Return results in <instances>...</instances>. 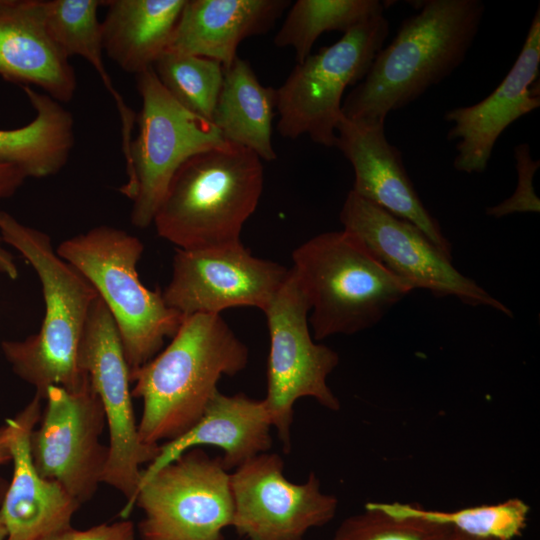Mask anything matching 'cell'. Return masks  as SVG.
I'll return each instance as SVG.
<instances>
[{
    "label": "cell",
    "instance_id": "34",
    "mask_svg": "<svg viewBox=\"0 0 540 540\" xmlns=\"http://www.w3.org/2000/svg\"><path fill=\"white\" fill-rule=\"evenodd\" d=\"M11 461L10 431L7 424L0 426V465Z\"/></svg>",
    "mask_w": 540,
    "mask_h": 540
},
{
    "label": "cell",
    "instance_id": "29",
    "mask_svg": "<svg viewBox=\"0 0 540 540\" xmlns=\"http://www.w3.org/2000/svg\"><path fill=\"white\" fill-rule=\"evenodd\" d=\"M453 533L447 526L365 506L364 512L342 521L333 540H451Z\"/></svg>",
    "mask_w": 540,
    "mask_h": 540
},
{
    "label": "cell",
    "instance_id": "15",
    "mask_svg": "<svg viewBox=\"0 0 540 540\" xmlns=\"http://www.w3.org/2000/svg\"><path fill=\"white\" fill-rule=\"evenodd\" d=\"M283 470L281 456L265 452L230 472L232 526L247 540H304L335 517L338 500L322 491L314 472L293 483Z\"/></svg>",
    "mask_w": 540,
    "mask_h": 540
},
{
    "label": "cell",
    "instance_id": "24",
    "mask_svg": "<svg viewBox=\"0 0 540 540\" xmlns=\"http://www.w3.org/2000/svg\"><path fill=\"white\" fill-rule=\"evenodd\" d=\"M22 88L35 116L20 128L0 129V165L16 167L27 177L52 176L66 165L74 146L72 114L47 94Z\"/></svg>",
    "mask_w": 540,
    "mask_h": 540
},
{
    "label": "cell",
    "instance_id": "36",
    "mask_svg": "<svg viewBox=\"0 0 540 540\" xmlns=\"http://www.w3.org/2000/svg\"><path fill=\"white\" fill-rule=\"evenodd\" d=\"M451 540H492V539L476 538V537L468 536L460 532L454 531Z\"/></svg>",
    "mask_w": 540,
    "mask_h": 540
},
{
    "label": "cell",
    "instance_id": "20",
    "mask_svg": "<svg viewBox=\"0 0 540 540\" xmlns=\"http://www.w3.org/2000/svg\"><path fill=\"white\" fill-rule=\"evenodd\" d=\"M0 77L59 103L75 94L74 68L48 34L38 0H0Z\"/></svg>",
    "mask_w": 540,
    "mask_h": 540
},
{
    "label": "cell",
    "instance_id": "17",
    "mask_svg": "<svg viewBox=\"0 0 540 540\" xmlns=\"http://www.w3.org/2000/svg\"><path fill=\"white\" fill-rule=\"evenodd\" d=\"M540 65V9L534 14L525 42L513 67L497 88L480 102L447 111L453 125L449 141L457 140L453 166L472 174L486 170L495 143L514 121L540 106L536 79Z\"/></svg>",
    "mask_w": 540,
    "mask_h": 540
},
{
    "label": "cell",
    "instance_id": "27",
    "mask_svg": "<svg viewBox=\"0 0 540 540\" xmlns=\"http://www.w3.org/2000/svg\"><path fill=\"white\" fill-rule=\"evenodd\" d=\"M365 506L395 517L420 518L468 536L492 540L520 537L527 526L530 512V506L520 498L454 511L428 510L419 505L399 502H368Z\"/></svg>",
    "mask_w": 540,
    "mask_h": 540
},
{
    "label": "cell",
    "instance_id": "25",
    "mask_svg": "<svg viewBox=\"0 0 540 540\" xmlns=\"http://www.w3.org/2000/svg\"><path fill=\"white\" fill-rule=\"evenodd\" d=\"M102 2L38 0V7L48 34L64 55L68 58L75 55L84 58L99 74L120 115L122 148L128 149L136 115L113 86L103 62L101 22L97 17Z\"/></svg>",
    "mask_w": 540,
    "mask_h": 540
},
{
    "label": "cell",
    "instance_id": "16",
    "mask_svg": "<svg viewBox=\"0 0 540 540\" xmlns=\"http://www.w3.org/2000/svg\"><path fill=\"white\" fill-rule=\"evenodd\" d=\"M384 126V121L350 119L344 115L339 120L334 147L353 167L355 180L351 190L414 224L452 259L450 242L419 198L404 167L401 151L389 143Z\"/></svg>",
    "mask_w": 540,
    "mask_h": 540
},
{
    "label": "cell",
    "instance_id": "30",
    "mask_svg": "<svg viewBox=\"0 0 540 540\" xmlns=\"http://www.w3.org/2000/svg\"><path fill=\"white\" fill-rule=\"evenodd\" d=\"M514 157L518 176L517 186L509 198L486 209V214L494 218L540 211L539 198L533 187V177L540 162L532 159L530 146L527 143H521L514 148Z\"/></svg>",
    "mask_w": 540,
    "mask_h": 540
},
{
    "label": "cell",
    "instance_id": "23",
    "mask_svg": "<svg viewBox=\"0 0 540 540\" xmlns=\"http://www.w3.org/2000/svg\"><path fill=\"white\" fill-rule=\"evenodd\" d=\"M276 89L258 80L250 63L237 57L224 69V79L212 116L223 140L253 151L261 160L277 158L272 145Z\"/></svg>",
    "mask_w": 540,
    "mask_h": 540
},
{
    "label": "cell",
    "instance_id": "11",
    "mask_svg": "<svg viewBox=\"0 0 540 540\" xmlns=\"http://www.w3.org/2000/svg\"><path fill=\"white\" fill-rule=\"evenodd\" d=\"M78 364L102 403L109 430V456L102 482L121 492L131 513L142 469L159 453V445L141 441L132 404L130 370L115 322L98 297L90 310L82 335Z\"/></svg>",
    "mask_w": 540,
    "mask_h": 540
},
{
    "label": "cell",
    "instance_id": "33",
    "mask_svg": "<svg viewBox=\"0 0 540 540\" xmlns=\"http://www.w3.org/2000/svg\"><path fill=\"white\" fill-rule=\"evenodd\" d=\"M0 273L15 280L18 277V267L13 255L3 246L0 236Z\"/></svg>",
    "mask_w": 540,
    "mask_h": 540
},
{
    "label": "cell",
    "instance_id": "8",
    "mask_svg": "<svg viewBox=\"0 0 540 540\" xmlns=\"http://www.w3.org/2000/svg\"><path fill=\"white\" fill-rule=\"evenodd\" d=\"M388 34L382 14L297 63L276 89L279 134L289 139L307 135L316 144L334 147L343 94L364 78Z\"/></svg>",
    "mask_w": 540,
    "mask_h": 540
},
{
    "label": "cell",
    "instance_id": "26",
    "mask_svg": "<svg viewBox=\"0 0 540 540\" xmlns=\"http://www.w3.org/2000/svg\"><path fill=\"white\" fill-rule=\"evenodd\" d=\"M385 4L378 0H298L290 9L274 37L277 47L295 51L297 63L310 54L315 41L324 32L352 28L384 14Z\"/></svg>",
    "mask_w": 540,
    "mask_h": 540
},
{
    "label": "cell",
    "instance_id": "1",
    "mask_svg": "<svg viewBox=\"0 0 540 540\" xmlns=\"http://www.w3.org/2000/svg\"><path fill=\"white\" fill-rule=\"evenodd\" d=\"M416 8L343 100L345 117L385 122L464 62L482 22L483 2L425 0Z\"/></svg>",
    "mask_w": 540,
    "mask_h": 540
},
{
    "label": "cell",
    "instance_id": "12",
    "mask_svg": "<svg viewBox=\"0 0 540 540\" xmlns=\"http://www.w3.org/2000/svg\"><path fill=\"white\" fill-rule=\"evenodd\" d=\"M340 221L343 229L363 245L394 275L413 289L429 290L436 297L453 296L470 306H488L513 317L512 311L474 280L462 275L434 243L414 224L398 218L349 191Z\"/></svg>",
    "mask_w": 540,
    "mask_h": 540
},
{
    "label": "cell",
    "instance_id": "6",
    "mask_svg": "<svg viewBox=\"0 0 540 540\" xmlns=\"http://www.w3.org/2000/svg\"><path fill=\"white\" fill-rule=\"evenodd\" d=\"M143 250L136 236L106 225L68 238L56 248L90 282L109 310L130 372L156 356L184 318L165 303L160 290H151L140 281L137 264Z\"/></svg>",
    "mask_w": 540,
    "mask_h": 540
},
{
    "label": "cell",
    "instance_id": "2",
    "mask_svg": "<svg viewBox=\"0 0 540 540\" xmlns=\"http://www.w3.org/2000/svg\"><path fill=\"white\" fill-rule=\"evenodd\" d=\"M248 362V347L221 315L185 316L169 345L130 372L132 397L143 401L141 441L158 445L185 433L219 391L220 378Z\"/></svg>",
    "mask_w": 540,
    "mask_h": 540
},
{
    "label": "cell",
    "instance_id": "14",
    "mask_svg": "<svg viewBox=\"0 0 540 540\" xmlns=\"http://www.w3.org/2000/svg\"><path fill=\"white\" fill-rule=\"evenodd\" d=\"M288 268L258 258L242 242L202 249H176L162 295L183 317L219 314L241 306L264 312L289 275Z\"/></svg>",
    "mask_w": 540,
    "mask_h": 540
},
{
    "label": "cell",
    "instance_id": "28",
    "mask_svg": "<svg viewBox=\"0 0 540 540\" xmlns=\"http://www.w3.org/2000/svg\"><path fill=\"white\" fill-rule=\"evenodd\" d=\"M153 70L167 92L184 108L212 121L224 79V68L216 60L165 52Z\"/></svg>",
    "mask_w": 540,
    "mask_h": 540
},
{
    "label": "cell",
    "instance_id": "13",
    "mask_svg": "<svg viewBox=\"0 0 540 540\" xmlns=\"http://www.w3.org/2000/svg\"><path fill=\"white\" fill-rule=\"evenodd\" d=\"M46 408L30 435L37 472L61 484L80 504L90 500L103 480L109 448L99 437L106 418L89 378L77 390L49 386Z\"/></svg>",
    "mask_w": 540,
    "mask_h": 540
},
{
    "label": "cell",
    "instance_id": "5",
    "mask_svg": "<svg viewBox=\"0 0 540 540\" xmlns=\"http://www.w3.org/2000/svg\"><path fill=\"white\" fill-rule=\"evenodd\" d=\"M292 261L310 305L315 340L376 325L414 290L344 229L310 238L295 248Z\"/></svg>",
    "mask_w": 540,
    "mask_h": 540
},
{
    "label": "cell",
    "instance_id": "19",
    "mask_svg": "<svg viewBox=\"0 0 540 540\" xmlns=\"http://www.w3.org/2000/svg\"><path fill=\"white\" fill-rule=\"evenodd\" d=\"M271 428L264 399L218 391L189 430L159 445L156 458L142 470L139 486L184 452L201 446L220 448L224 467L228 471L236 469L271 449Z\"/></svg>",
    "mask_w": 540,
    "mask_h": 540
},
{
    "label": "cell",
    "instance_id": "21",
    "mask_svg": "<svg viewBox=\"0 0 540 540\" xmlns=\"http://www.w3.org/2000/svg\"><path fill=\"white\" fill-rule=\"evenodd\" d=\"M288 0H186L166 52L195 55L229 67L240 43L267 33Z\"/></svg>",
    "mask_w": 540,
    "mask_h": 540
},
{
    "label": "cell",
    "instance_id": "10",
    "mask_svg": "<svg viewBox=\"0 0 540 540\" xmlns=\"http://www.w3.org/2000/svg\"><path fill=\"white\" fill-rule=\"evenodd\" d=\"M135 505L142 540H222L233 521L230 471L221 457L189 449L139 486Z\"/></svg>",
    "mask_w": 540,
    "mask_h": 540
},
{
    "label": "cell",
    "instance_id": "35",
    "mask_svg": "<svg viewBox=\"0 0 540 540\" xmlns=\"http://www.w3.org/2000/svg\"><path fill=\"white\" fill-rule=\"evenodd\" d=\"M7 488V483L0 477V505L2 502V498L4 496L5 490ZM7 536L6 529L4 527V524L0 517V540H5Z\"/></svg>",
    "mask_w": 540,
    "mask_h": 540
},
{
    "label": "cell",
    "instance_id": "3",
    "mask_svg": "<svg viewBox=\"0 0 540 540\" xmlns=\"http://www.w3.org/2000/svg\"><path fill=\"white\" fill-rule=\"evenodd\" d=\"M3 243L19 252L41 284L45 315L37 333L4 340L1 350L14 373L43 399L49 386L79 389L88 375L78 364L84 328L98 294L90 282L62 259L45 232L0 210Z\"/></svg>",
    "mask_w": 540,
    "mask_h": 540
},
{
    "label": "cell",
    "instance_id": "4",
    "mask_svg": "<svg viewBox=\"0 0 540 540\" xmlns=\"http://www.w3.org/2000/svg\"><path fill=\"white\" fill-rule=\"evenodd\" d=\"M264 184L262 160L251 150L224 142L199 152L174 174L156 211L158 235L179 249L241 242Z\"/></svg>",
    "mask_w": 540,
    "mask_h": 540
},
{
    "label": "cell",
    "instance_id": "9",
    "mask_svg": "<svg viewBox=\"0 0 540 540\" xmlns=\"http://www.w3.org/2000/svg\"><path fill=\"white\" fill-rule=\"evenodd\" d=\"M310 305L293 271L264 310L270 338L267 394L264 398L272 428L284 453L291 449L294 404L303 397L337 411L340 402L327 384L339 355L316 343L309 330Z\"/></svg>",
    "mask_w": 540,
    "mask_h": 540
},
{
    "label": "cell",
    "instance_id": "22",
    "mask_svg": "<svg viewBox=\"0 0 540 540\" xmlns=\"http://www.w3.org/2000/svg\"><path fill=\"white\" fill-rule=\"evenodd\" d=\"M186 0H108L101 22L106 54L138 75L167 51Z\"/></svg>",
    "mask_w": 540,
    "mask_h": 540
},
{
    "label": "cell",
    "instance_id": "32",
    "mask_svg": "<svg viewBox=\"0 0 540 540\" xmlns=\"http://www.w3.org/2000/svg\"><path fill=\"white\" fill-rule=\"evenodd\" d=\"M26 178L24 172L18 168L0 165V200L13 196Z\"/></svg>",
    "mask_w": 540,
    "mask_h": 540
},
{
    "label": "cell",
    "instance_id": "31",
    "mask_svg": "<svg viewBox=\"0 0 540 540\" xmlns=\"http://www.w3.org/2000/svg\"><path fill=\"white\" fill-rule=\"evenodd\" d=\"M134 524L123 519L112 524H100L85 530L71 525L57 530L40 540H134Z\"/></svg>",
    "mask_w": 540,
    "mask_h": 540
},
{
    "label": "cell",
    "instance_id": "18",
    "mask_svg": "<svg viewBox=\"0 0 540 540\" xmlns=\"http://www.w3.org/2000/svg\"><path fill=\"white\" fill-rule=\"evenodd\" d=\"M33 399L14 418L7 419L10 431L13 476L0 505L7 532L5 540H40L71 525L81 505L56 481L36 470L30 451V435L41 418V401Z\"/></svg>",
    "mask_w": 540,
    "mask_h": 540
},
{
    "label": "cell",
    "instance_id": "7",
    "mask_svg": "<svg viewBox=\"0 0 540 540\" xmlns=\"http://www.w3.org/2000/svg\"><path fill=\"white\" fill-rule=\"evenodd\" d=\"M142 101L138 134L119 191L132 203L130 221L141 229L156 211L180 166L193 155L224 143L212 121L181 106L162 86L153 67L136 75Z\"/></svg>",
    "mask_w": 540,
    "mask_h": 540
}]
</instances>
